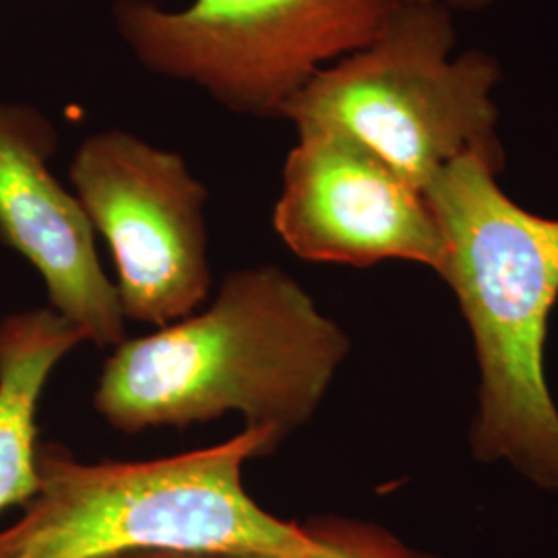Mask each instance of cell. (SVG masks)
Instances as JSON below:
<instances>
[{
  "instance_id": "obj_3",
  "label": "cell",
  "mask_w": 558,
  "mask_h": 558,
  "mask_svg": "<svg viewBox=\"0 0 558 558\" xmlns=\"http://www.w3.org/2000/svg\"><path fill=\"white\" fill-rule=\"evenodd\" d=\"M276 449L269 433L253 428L147 461L87 463L60 442H41L40 488L0 532V558L308 555L319 546L315 525L276 518L244 488V463Z\"/></svg>"
},
{
  "instance_id": "obj_8",
  "label": "cell",
  "mask_w": 558,
  "mask_h": 558,
  "mask_svg": "<svg viewBox=\"0 0 558 558\" xmlns=\"http://www.w3.org/2000/svg\"><path fill=\"white\" fill-rule=\"evenodd\" d=\"M54 147L57 133L36 110L0 106V240L36 267L52 311L114 350L126 339L119 292L85 207L48 168Z\"/></svg>"
},
{
  "instance_id": "obj_12",
  "label": "cell",
  "mask_w": 558,
  "mask_h": 558,
  "mask_svg": "<svg viewBox=\"0 0 558 558\" xmlns=\"http://www.w3.org/2000/svg\"><path fill=\"white\" fill-rule=\"evenodd\" d=\"M112 558H211L209 555H191V553H172V550H151V553H133Z\"/></svg>"
},
{
  "instance_id": "obj_6",
  "label": "cell",
  "mask_w": 558,
  "mask_h": 558,
  "mask_svg": "<svg viewBox=\"0 0 558 558\" xmlns=\"http://www.w3.org/2000/svg\"><path fill=\"white\" fill-rule=\"evenodd\" d=\"M69 174L112 251L124 319L166 327L197 313L214 279L209 193L179 154L101 131L83 141Z\"/></svg>"
},
{
  "instance_id": "obj_7",
  "label": "cell",
  "mask_w": 558,
  "mask_h": 558,
  "mask_svg": "<svg viewBox=\"0 0 558 558\" xmlns=\"http://www.w3.org/2000/svg\"><path fill=\"white\" fill-rule=\"evenodd\" d=\"M279 239L313 263L373 267L410 260L439 274L445 244L414 182L354 140L299 133L274 209Z\"/></svg>"
},
{
  "instance_id": "obj_9",
  "label": "cell",
  "mask_w": 558,
  "mask_h": 558,
  "mask_svg": "<svg viewBox=\"0 0 558 558\" xmlns=\"http://www.w3.org/2000/svg\"><path fill=\"white\" fill-rule=\"evenodd\" d=\"M83 341L80 327L52 308L0 320V513L25 507L40 488L41 393L60 360Z\"/></svg>"
},
{
  "instance_id": "obj_11",
  "label": "cell",
  "mask_w": 558,
  "mask_h": 558,
  "mask_svg": "<svg viewBox=\"0 0 558 558\" xmlns=\"http://www.w3.org/2000/svg\"><path fill=\"white\" fill-rule=\"evenodd\" d=\"M401 2H433V0H401ZM449 9H461V11H468V13H474V11H482L486 7H490L495 0H442Z\"/></svg>"
},
{
  "instance_id": "obj_10",
  "label": "cell",
  "mask_w": 558,
  "mask_h": 558,
  "mask_svg": "<svg viewBox=\"0 0 558 558\" xmlns=\"http://www.w3.org/2000/svg\"><path fill=\"white\" fill-rule=\"evenodd\" d=\"M319 546L300 557L279 555H221L211 558H437L405 546L379 525L345 518L311 519Z\"/></svg>"
},
{
  "instance_id": "obj_2",
  "label": "cell",
  "mask_w": 558,
  "mask_h": 558,
  "mask_svg": "<svg viewBox=\"0 0 558 558\" xmlns=\"http://www.w3.org/2000/svg\"><path fill=\"white\" fill-rule=\"evenodd\" d=\"M502 160L463 156L424 189L439 223V276L458 296L478 360L470 447L558 495V410L546 380L558 302V218L519 207L497 182Z\"/></svg>"
},
{
  "instance_id": "obj_4",
  "label": "cell",
  "mask_w": 558,
  "mask_h": 558,
  "mask_svg": "<svg viewBox=\"0 0 558 558\" xmlns=\"http://www.w3.org/2000/svg\"><path fill=\"white\" fill-rule=\"evenodd\" d=\"M456 27L442 0L399 2L379 38L325 66L286 104L299 133L356 141L420 191L463 156L505 161L493 92L499 64L482 50L451 59Z\"/></svg>"
},
{
  "instance_id": "obj_1",
  "label": "cell",
  "mask_w": 558,
  "mask_h": 558,
  "mask_svg": "<svg viewBox=\"0 0 558 558\" xmlns=\"http://www.w3.org/2000/svg\"><path fill=\"white\" fill-rule=\"evenodd\" d=\"M348 354L345 331L296 279L246 267L205 311L117 345L92 403L122 435L240 414L279 447L317 414Z\"/></svg>"
},
{
  "instance_id": "obj_5",
  "label": "cell",
  "mask_w": 558,
  "mask_h": 558,
  "mask_svg": "<svg viewBox=\"0 0 558 558\" xmlns=\"http://www.w3.org/2000/svg\"><path fill=\"white\" fill-rule=\"evenodd\" d=\"M401 0H195L168 13L119 0L120 36L154 73L197 83L228 110L281 119L329 62L379 38Z\"/></svg>"
}]
</instances>
